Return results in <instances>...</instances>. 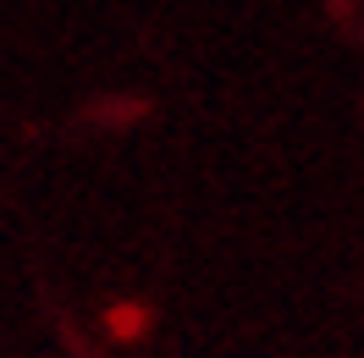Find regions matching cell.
I'll list each match as a JSON object with an SVG mask.
<instances>
[{"instance_id": "obj_1", "label": "cell", "mask_w": 364, "mask_h": 358, "mask_svg": "<svg viewBox=\"0 0 364 358\" xmlns=\"http://www.w3.org/2000/svg\"><path fill=\"white\" fill-rule=\"evenodd\" d=\"M111 331H116V336H133V331H144V303H122V309L111 314Z\"/></svg>"}]
</instances>
